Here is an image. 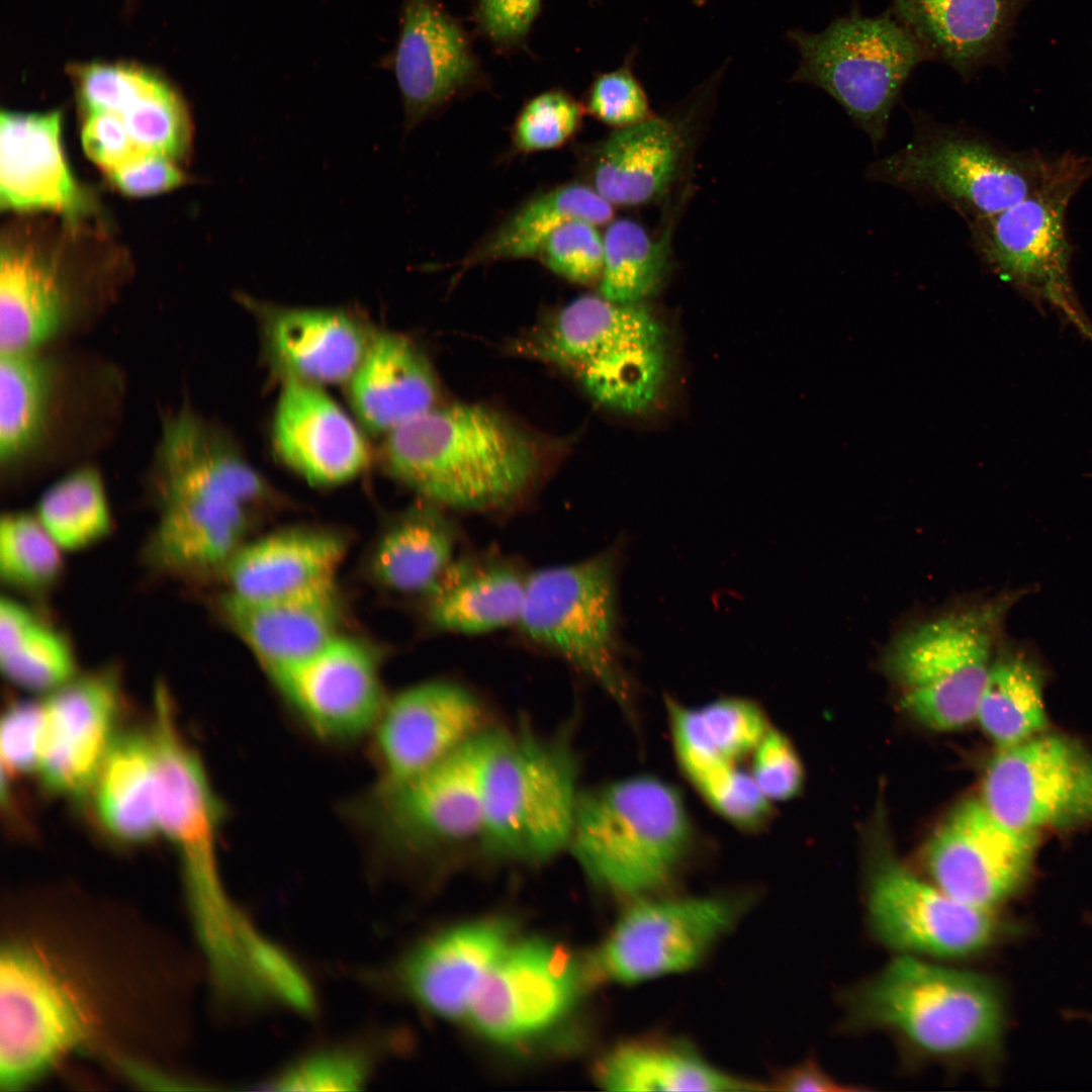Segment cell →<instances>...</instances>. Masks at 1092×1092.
<instances>
[{"label": "cell", "instance_id": "40", "mask_svg": "<svg viewBox=\"0 0 1092 1092\" xmlns=\"http://www.w3.org/2000/svg\"><path fill=\"white\" fill-rule=\"evenodd\" d=\"M976 719L998 747L1020 743L1045 730L1042 670L1025 655L993 660Z\"/></svg>", "mask_w": 1092, "mask_h": 1092}, {"label": "cell", "instance_id": "45", "mask_svg": "<svg viewBox=\"0 0 1092 1092\" xmlns=\"http://www.w3.org/2000/svg\"><path fill=\"white\" fill-rule=\"evenodd\" d=\"M63 551L36 516L8 513L0 523V576L10 587L50 588L63 569Z\"/></svg>", "mask_w": 1092, "mask_h": 1092}, {"label": "cell", "instance_id": "41", "mask_svg": "<svg viewBox=\"0 0 1092 1092\" xmlns=\"http://www.w3.org/2000/svg\"><path fill=\"white\" fill-rule=\"evenodd\" d=\"M53 365L34 352L1 354L0 458L11 464L37 442L53 388Z\"/></svg>", "mask_w": 1092, "mask_h": 1092}, {"label": "cell", "instance_id": "25", "mask_svg": "<svg viewBox=\"0 0 1092 1092\" xmlns=\"http://www.w3.org/2000/svg\"><path fill=\"white\" fill-rule=\"evenodd\" d=\"M243 299L261 315L267 354L284 379L317 385L348 381L374 333L347 309Z\"/></svg>", "mask_w": 1092, "mask_h": 1092}, {"label": "cell", "instance_id": "36", "mask_svg": "<svg viewBox=\"0 0 1092 1092\" xmlns=\"http://www.w3.org/2000/svg\"><path fill=\"white\" fill-rule=\"evenodd\" d=\"M98 819L120 842L138 844L159 831L155 752L150 732L117 734L94 788Z\"/></svg>", "mask_w": 1092, "mask_h": 1092}, {"label": "cell", "instance_id": "22", "mask_svg": "<svg viewBox=\"0 0 1092 1092\" xmlns=\"http://www.w3.org/2000/svg\"><path fill=\"white\" fill-rule=\"evenodd\" d=\"M51 693L42 704L37 769L52 793L81 799L93 791L117 735L119 678L113 669H103L75 676Z\"/></svg>", "mask_w": 1092, "mask_h": 1092}, {"label": "cell", "instance_id": "18", "mask_svg": "<svg viewBox=\"0 0 1092 1092\" xmlns=\"http://www.w3.org/2000/svg\"><path fill=\"white\" fill-rule=\"evenodd\" d=\"M867 913L876 938L910 953L967 958L999 934L992 909L963 902L891 859L880 862L871 876Z\"/></svg>", "mask_w": 1092, "mask_h": 1092}, {"label": "cell", "instance_id": "42", "mask_svg": "<svg viewBox=\"0 0 1092 1092\" xmlns=\"http://www.w3.org/2000/svg\"><path fill=\"white\" fill-rule=\"evenodd\" d=\"M603 237L600 295L619 303H641L657 290L666 272L667 239H655L627 218L611 221Z\"/></svg>", "mask_w": 1092, "mask_h": 1092}, {"label": "cell", "instance_id": "17", "mask_svg": "<svg viewBox=\"0 0 1092 1092\" xmlns=\"http://www.w3.org/2000/svg\"><path fill=\"white\" fill-rule=\"evenodd\" d=\"M510 920L483 917L437 931L385 968L360 972L377 991L402 995L444 1018H466L487 974L514 941Z\"/></svg>", "mask_w": 1092, "mask_h": 1092}, {"label": "cell", "instance_id": "43", "mask_svg": "<svg viewBox=\"0 0 1092 1092\" xmlns=\"http://www.w3.org/2000/svg\"><path fill=\"white\" fill-rule=\"evenodd\" d=\"M36 518L63 551L84 549L111 528V514L99 473L81 468L59 479L41 495Z\"/></svg>", "mask_w": 1092, "mask_h": 1092}, {"label": "cell", "instance_id": "57", "mask_svg": "<svg viewBox=\"0 0 1092 1092\" xmlns=\"http://www.w3.org/2000/svg\"><path fill=\"white\" fill-rule=\"evenodd\" d=\"M770 1088L791 1091H848L856 1090L836 1081L828 1075L814 1060H806L791 1068H787L776 1075L770 1083Z\"/></svg>", "mask_w": 1092, "mask_h": 1092}, {"label": "cell", "instance_id": "35", "mask_svg": "<svg viewBox=\"0 0 1092 1092\" xmlns=\"http://www.w3.org/2000/svg\"><path fill=\"white\" fill-rule=\"evenodd\" d=\"M460 541L447 510L421 498L380 537L372 576L392 593L425 600L459 555Z\"/></svg>", "mask_w": 1092, "mask_h": 1092}, {"label": "cell", "instance_id": "24", "mask_svg": "<svg viewBox=\"0 0 1092 1092\" xmlns=\"http://www.w3.org/2000/svg\"><path fill=\"white\" fill-rule=\"evenodd\" d=\"M275 449L292 470L317 485H335L369 463L362 432L322 385L285 378L273 420Z\"/></svg>", "mask_w": 1092, "mask_h": 1092}, {"label": "cell", "instance_id": "2", "mask_svg": "<svg viewBox=\"0 0 1092 1092\" xmlns=\"http://www.w3.org/2000/svg\"><path fill=\"white\" fill-rule=\"evenodd\" d=\"M690 840L678 792L645 775L580 792L567 850L595 885L630 901L657 894Z\"/></svg>", "mask_w": 1092, "mask_h": 1092}, {"label": "cell", "instance_id": "55", "mask_svg": "<svg viewBox=\"0 0 1092 1092\" xmlns=\"http://www.w3.org/2000/svg\"><path fill=\"white\" fill-rule=\"evenodd\" d=\"M540 5L541 0H478V24L496 46H517L528 34Z\"/></svg>", "mask_w": 1092, "mask_h": 1092}, {"label": "cell", "instance_id": "48", "mask_svg": "<svg viewBox=\"0 0 1092 1092\" xmlns=\"http://www.w3.org/2000/svg\"><path fill=\"white\" fill-rule=\"evenodd\" d=\"M582 115L580 104L566 92H542L518 114L512 131L514 148L520 153H534L561 147L578 130Z\"/></svg>", "mask_w": 1092, "mask_h": 1092}, {"label": "cell", "instance_id": "5", "mask_svg": "<svg viewBox=\"0 0 1092 1092\" xmlns=\"http://www.w3.org/2000/svg\"><path fill=\"white\" fill-rule=\"evenodd\" d=\"M910 116L912 138L897 152L872 162L866 178L943 203L967 222L1024 199L1053 160L1007 151L963 123H941L923 111L912 110Z\"/></svg>", "mask_w": 1092, "mask_h": 1092}, {"label": "cell", "instance_id": "3", "mask_svg": "<svg viewBox=\"0 0 1092 1092\" xmlns=\"http://www.w3.org/2000/svg\"><path fill=\"white\" fill-rule=\"evenodd\" d=\"M858 1027L895 1035L917 1055L963 1061L993 1050L1002 1028V1004L987 978L897 958L849 996Z\"/></svg>", "mask_w": 1092, "mask_h": 1092}, {"label": "cell", "instance_id": "51", "mask_svg": "<svg viewBox=\"0 0 1092 1092\" xmlns=\"http://www.w3.org/2000/svg\"><path fill=\"white\" fill-rule=\"evenodd\" d=\"M586 109L600 121L620 128L648 117L647 96L630 64L599 75L593 82Z\"/></svg>", "mask_w": 1092, "mask_h": 1092}, {"label": "cell", "instance_id": "29", "mask_svg": "<svg viewBox=\"0 0 1092 1092\" xmlns=\"http://www.w3.org/2000/svg\"><path fill=\"white\" fill-rule=\"evenodd\" d=\"M58 111L0 117V202L3 208H47L75 214L82 193L64 160Z\"/></svg>", "mask_w": 1092, "mask_h": 1092}, {"label": "cell", "instance_id": "50", "mask_svg": "<svg viewBox=\"0 0 1092 1092\" xmlns=\"http://www.w3.org/2000/svg\"><path fill=\"white\" fill-rule=\"evenodd\" d=\"M538 256L553 273L568 281L599 282L604 267V237L595 223L569 220L552 233Z\"/></svg>", "mask_w": 1092, "mask_h": 1092}, {"label": "cell", "instance_id": "39", "mask_svg": "<svg viewBox=\"0 0 1092 1092\" xmlns=\"http://www.w3.org/2000/svg\"><path fill=\"white\" fill-rule=\"evenodd\" d=\"M0 665L11 682L33 692H53L76 676L65 636L10 598L0 603Z\"/></svg>", "mask_w": 1092, "mask_h": 1092}, {"label": "cell", "instance_id": "11", "mask_svg": "<svg viewBox=\"0 0 1092 1092\" xmlns=\"http://www.w3.org/2000/svg\"><path fill=\"white\" fill-rule=\"evenodd\" d=\"M587 957L597 982L634 985L698 967L748 908L743 895L712 894L628 901Z\"/></svg>", "mask_w": 1092, "mask_h": 1092}, {"label": "cell", "instance_id": "38", "mask_svg": "<svg viewBox=\"0 0 1092 1092\" xmlns=\"http://www.w3.org/2000/svg\"><path fill=\"white\" fill-rule=\"evenodd\" d=\"M64 316L62 290L51 266L30 249L2 248L1 354L34 352L58 333Z\"/></svg>", "mask_w": 1092, "mask_h": 1092}, {"label": "cell", "instance_id": "6", "mask_svg": "<svg viewBox=\"0 0 1092 1092\" xmlns=\"http://www.w3.org/2000/svg\"><path fill=\"white\" fill-rule=\"evenodd\" d=\"M789 40L800 62L793 80L832 97L878 148L914 70L933 61L917 36L887 9L877 16L858 8L818 32L794 29Z\"/></svg>", "mask_w": 1092, "mask_h": 1092}, {"label": "cell", "instance_id": "20", "mask_svg": "<svg viewBox=\"0 0 1092 1092\" xmlns=\"http://www.w3.org/2000/svg\"><path fill=\"white\" fill-rule=\"evenodd\" d=\"M477 697L460 684L437 679L406 688L385 702L374 726L380 777L386 789L416 777L483 730Z\"/></svg>", "mask_w": 1092, "mask_h": 1092}, {"label": "cell", "instance_id": "27", "mask_svg": "<svg viewBox=\"0 0 1092 1092\" xmlns=\"http://www.w3.org/2000/svg\"><path fill=\"white\" fill-rule=\"evenodd\" d=\"M219 610L268 673L309 656L338 635L335 582L268 600H247L228 592L219 600Z\"/></svg>", "mask_w": 1092, "mask_h": 1092}, {"label": "cell", "instance_id": "47", "mask_svg": "<svg viewBox=\"0 0 1092 1092\" xmlns=\"http://www.w3.org/2000/svg\"><path fill=\"white\" fill-rule=\"evenodd\" d=\"M701 735L719 760L733 763L755 749L769 727L759 706L743 698H722L696 709Z\"/></svg>", "mask_w": 1092, "mask_h": 1092}, {"label": "cell", "instance_id": "31", "mask_svg": "<svg viewBox=\"0 0 1092 1092\" xmlns=\"http://www.w3.org/2000/svg\"><path fill=\"white\" fill-rule=\"evenodd\" d=\"M344 539L324 529H288L243 544L223 574L230 593L268 600L335 582L344 557Z\"/></svg>", "mask_w": 1092, "mask_h": 1092}, {"label": "cell", "instance_id": "26", "mask_svg": "<svg viewBox=\"0 0 1092 1092\" xmlns=\"http://www.w3.org/2000/svg\"><path fill=\"white\" fill-rule=\"evenodd\" d=\"M1032 0H892L889 10L968 81L1003 65L1018 16Z\"/></svg>", "mask_w": 1092, "mask_h": 1092}, {"label": "cell", "instance_id": "21", "mask_svg": "<svg viewBox=\"0 0 1092 1092\" xmlns=\"http://www.w3.org/2000/svg\"><path fill=\"white\" fill-rule=\"evenodd\" d=\"M269 675L304 724L325 739L362 735L375 726L386 702L372 652L340 635Z\"/></svg>", "mask_w": 1092, "mask_h": 1092}, {"label": "cell", "instance_id": "54", "mask_svg": "<svg viewBox=\"0 0 1092 1092\" xmlns=\"http://www.w3.org/2000/svg\"><path fill=\"white\" fill-rule=\"evenodd\" d=\"M81 139L88 157L107 172L147 152L136 145L122 119L109 111H89Z\"/></svg>", "mask_w": 1092, "mask_h": 1092}, {"label": "cell", "instance_id": "10", "mask_svg": "<svg viewBox=\"0 0 1092 1092\" xmlns=\"http://www.w3.org/2000/svg\"><path fill=\"white\" fill-rule=\"evenodd\" d=\"M1018 599L1007 595L924 621L890 650L902 704L924 725L953 730L976 719L1003 620Z\"/></svg>", "mask_w": 1092, "mask_h": 1092}, {"label": "cell", "instance_id": "19", "mask_svg": "<svg viewBox=\"0 0 1092 1092\" xmlns=\"http://www.w3.org/2000/svg\"><path fill=\"white\" fill-rule=\"evenodd\" d=\"M1037 843V834L1005 826L980 799H971L930 836L923 862L941 890L968 904L993 909L1025 882Z\"/></svg>", "mask_w": 1092, "mask_h": 1092}, {"label": "cell", "instance_id": "13", "mask_svg": "<svg viewBox=\"0 0 1092 1092\" xmlns=\"http://www.w3.org/2000/svg\"><path fill=\"white\" fill-rule=\"evenodd\" d=\"M0 1084L38 1079L90 1034L86 1003L36 949L8 942L0 956Z\"/></svg>", "mask_w": 1092, "mask_h": 1092}, {"label": "cell", "instance_id": "28", "mask_svg": "<svg viewBox=\"0 0 1092 1092\" xmlns=\"http://www.w3.org/2000/svg\"><path fill=\"white\" fill-rule=\"evenodd\" d=\"M529 572L494 551L459 554L424 600L438 632L478 635L516 627Z\"/></svg>", "mask_w": 1092, "mask_h": 1092}, {"label": "cell", "instance_id": "4", "mask_svg": "<svg viewBox=\"0 0 1092 1092\" xmlns=\"http://www.w3.org/2000/svg\"><path fill=\"white\" fill-rule=\"evenodd\" d=\"M578 767L558 738L491 731L481 771L479 838L496 857L538 863L568 849Z\"/></svg>", "mask_w": 1092, "mask_h": 1092}, {"label": "cell", "instance_id": "37", "mask_svg": "<svg viewBox=\"0 0 1092 1092\" xmlns=\"http://www.w3.org/2000/svg\"><path fill=\"white\" fill-rule=\"evenodd\" d=\"M613 216V205L592 186L567 183L532 196L485 236L461 262L462 268L497 260L538 256L552 233L573 219L597 225Z\"/></svg>", "mask_w": 1092, "mask_h": 1092}, {"label": "cell", "instance_id": "15", "mask_svg": "<svg viewBox=\"0 0 1092 1092\" xmlns=\"http://www.w3.org/2000/svg\"><path fill=\"white\" fill-rule=\"evenodd\" d=\"M980 800L1019 832L1092 825V751L1073 737L1044 731L999 747Z\"/></svg>", "mask_w": 1092, "mask_h": 1092}, {"label": "cell", "instance_id": "9", "mask_svg": "<svg viewBox=\"0 0 1092 1092\" xmlns=\"http://www.w3.org/2000/svg\"><path fill=\"white\" fill-rule=\"evenodd\" d=\"M1091 175L1092 159L1053 157L1044 178L1024 199L968 225L973 250L994 274L1058 310L1092 341L1071 281L1065 228L1069 203Z\"/></svg>", "mask_w": 1092, "mask_h": 1092}, {"label": "cell", "instance_id": "46", "mask_svg": "<svg viewBox=\"0 0 1092 1092\" xmlns=\"http://www.w3.org/2000/svg\"><path fill=\"white\" fill-rule=\"evenodd\" d=\"M115 114L144 151L171 159L182 155L188 146L190 122L185 106L155 73Z\"/></svg>", "mask_w": 1092, "mask_h": 1092}, {"label": "cell", "instance_id": "8", "mask_svg": "<svg viewBox=\"0 0 1092 1092\" xmlns=\"http://www.w3.org/2000/svg\"><path fill=\"white\" fill-rule=\"evenodd\" d=\"M619 558L613 545L577 562L529 572L515 628L527 645L559 658L624 703L630 688L620 660Z\"/></svg>", "mask_w": 1092, "mask_h": 1092}, {"label": "cell", "instance_id": "23", "mask_svg": "<svg viewBox=\"0 0 1092 1092\" xmlns=\"http://www.w3.org/2000/svg\"><path fill=\"white\" fill-rule=\"evenodd\" d=\"M379 66L396 80L410 131L479 79L463 27L437 0H402L394 48Z\"/></svg>", "mask_w": 1092, "mask_h": 1092}, {"label": "cell", "instance_id": "16", "mask_svg": "<svg viewBox=\"0 0 1092 1092\" xmlns=\"http://www.w3.org/2000/svg\"><path fill=\"white\" fill-rule=\"evenodd\" d=\"M491 730L483 729L451 754L397 786L377 789L365 802L369 824L390 849L479 837L481 771Z\"/></svg>", "mask_w": 1092, "mask_h": 1092}, {"label": "cell", "instance_id": "30", "mask_svg": "<svg viewBox=\"0 0 1092 1092\" xmlns=\"http://www.w3.org/2000/svg\"><path fill=\"white\" fill-rule=\"evenodd\" d=\"M348 382L351 405L363 426L387 434L436 404L438 383L425 355L404 336L374 332Z\"/></svg>", "mask_w": 1092, "mask_h": 1092}, {"label": "cell", "instance_id": "12", "mask_svg": "<svg viewBox=\"0 0 1092 1092\" xmlns=\"http://www.w3.org/2000/svg\"><path fill=\"white\" fill-rule=\"evenodd\" d=\"M150 734L159 830L180 856L194 925L209 927L223 920L234 907L221 885L216 860L220 806L198 754L177 728L169 696L162 688L155 694Z\"/></svg>", "mask_w": 1092, "mask_h": 1092}, {"label": "cell", "instance_id": "34", "mask_svg": "<svg viewBox=\"0 0 1092 1092\" xmlns=\"http://www.w3.org/2000/svg\"><path fill=\"white\" fill-rule=\"evenodd\" d=\"M594 1077L610 1091H751L767 1089L714 1066L687 1043L639 1037L615 1044L598 1061Z\"/></svg>", "mask_w": 1092, "mask_h": 1092}, {"label": "cell", "instance_id": "14", "mask_svg": "<svg viewBox=\"0 0 1092 1092\" xmlns=\"http://www.w3.org/2000/svg\"><path fill=\"white\" fill-rule=\"evenodd\" d=\"M594 983L587 958L549 938L514 940L481 983L465 1019L487 1041L526 1046L567 1020Z\"/></svg>", "mask_w": 1092, "mask_h": 1092}, {"label": "cell", "instance_id": "33", "mask_svg": "<svg viewBox=\"0 0 1092 1092\" xmlns=\"http://www.w3.org/2000/svg\"><path fill=\"white\" fill-rule=\"evenodd\" d=\"M679 124L648 117L616 128L592 157V187L612 205L634 206L659 196L673 180L686 148Z\"/></svg>", "mask_w": 1092, "mask_h": 1092}, {"label": "cell", "instance_id": "52", "mask_svg": "<svg viewBox=\"0 0 1092 1092\" xmlns=\"http://www.w3.org/2000/svg\"><path fill=\"white\" fill-rule=\"evenodd\" d=\"M751 776L769 801H787L800 792L803 767L783 733L768 729L754 749Z\"/></svg>", "mask_w": 1092, "mask_h": 1092}, {"label": "cell", "instance_id": "32", "mask_svg": "<svg viewBox=\"0 0 1092 1092\" xmlns=\"http://www.w3.org/2000/svg\"><path fill=\"white\" fill-rule=\"evenodd\" d=\"M250 508L228 502L178 500L158 505L145 547L154 570L193 579L224 566L243 545Z\"/></svg>", "mask_w": 1092, "mask_h": 1092}, {"label": "cell", "instance_id": "49", "mask_svg": "<svg viewBox=\"0 0 1092 1092\" xmlns=\"http://www.w3.org/2000/svg\"><path fill=\"white\" fill-rule=\"evenodd\" d=\"M692 783L714 810L739 828L754 830L768 819L769 800L752 776L733 764L714 767Z\"/></svg>", "mask_w": 1092, "mask_h": 1092}, {"label": "cell", "instance_id": "56", "mask_svg": "<svg viewBox=\"0 0 1092 1092\" xmlns=\"http://www.w3.org/2000/svg\"><path fill=\"white\" fill-rule=\"evenodd\" d=\"M108 174L121 191L130 195L158 193L184 181V175L169 157L152 152L139 155Z\"/></svg>", "mask_w": 1092, "mask_h": 1092}, {"label": "cell", "instance_id": "1", "mask_svg": "<svg viewBox=\"0 0 1092 1092\" xmlns=\"http://www.w3.org/2000/svg\"><path fill=\"white\" fill-rule=\"evenodd\" d=\"M387 471L445 510L502 514L519 506L542 469L535 439L480 404L433 406L386 434Z\"/></svg>", "mask_w": 1092, "mask_h": 1092}, {"label": "cell", "instance_id": "7", "mask_svg": "<svg viewBox=\"0 0 1092 1092\" xmlns=\"http://www.w3.org/2000/svg\"><path fill=\"white\" fill-rule=\"evenodd\" d=\"M542 355L568 368L599 403L640 414L657 400L667 372L666 336L641 303L581 295L543 336Z\"/></svg>", "mask_w": 1092, "mask_h": 1092}, {"label": "cell", "instance_id": "44", "mask_svg": "<svg viewBox=\"0 0 1092 1092\" xmlns=\"http://www.w3.org/2000/svg\"><path fill=\"white\" fill-rule=\"evenodd\" d=\"M378 1033L309 1051L261 1083L268 1091L361 1089L380 1064L387 1040Z\"/></svg>", "mask_w": 1092, "mask_h": 1092}, {"label": "cell", "instance_id": "53", "mask_svg": "<svg viewBox=\"0 0 1092 1092\" xmlns=\"http://www.w3.org/2000/svg\"><path fill=\"white\" fill-rule=\"evenodd\" d=\"M43 706L32 701L8 707L1 722L2 775L13 777L38 766Z\"/></svg>", "mask_w": 1092, "mask_h": 1092}]
</instances>
